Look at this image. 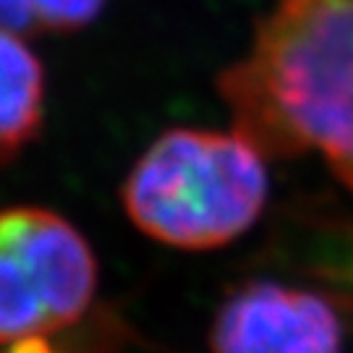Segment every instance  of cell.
<instances>
[{
    "mask_svg": "<svg viewBox=\"0 0 353 353\" xmlns=\"http://www.w3.org/2000/svg\"><path fill=\"white\" fill-rule=\"evenodd\" d=\"M220 92L262 154L319 152L353 191V0H278Z\"/></svg>",
    "mask_w": 353,
    "mask_h": 353,
    "instance_id": "1",
    "label": "cell"
},
{
    "mask_svg": "<svg viewBox=\"0 0 353 353\" xmlns=\"http://www.w3.org/2000/svg\"><path fill=\"white\" fill-rule=\"evenodd\" d=\"M45 79L37 55L0 26V165L13 160L42 126Z\"/></svg>",
    "mask_w": 353,
    "mask_h": 353,
    "instance_id": "5",
    "label": "cell"
},
{
    "mask_svg": "<svg viewBox=\"0 0 353 353\" xmlns=\"http://www.w3.org/2000/svg\"><path fill=\"white\" fill-rule=\"evenodd\" d=\"M212 353H343L338 306L275 280L243 283L214 316Z\"/></svg>",
    "mask_w": 353,
    "mask_h": 353,
    "instance_id": "4",
    "label": "cell"
},
{
    "mask_svg": "<svg viewBox=\"0 0 353 353\" xmlns=\"http://www.w3.org/2000/svg\"><path fill=\"white\" fill-rule=\"evenodd\" d=\"M97 265L84 236L48 210L0 212V345L55 353L50 338L84 319Z\"/></svg>",
    "mask_w": 353,
    "mask_h": 353,
    "instance_id": "3",
    "label": "cell"
},
{
    "mask_svg": "<svg viewBox=\"0 0 353 353\" xmlns=\"http://www.w3.org/2000/svg\"><path fill=\"white\" fill-rule=\"evenodd\" d=\"M265 202V154L239 131H168L123 186V207L137 228L178 249H214L239 239Z\"/></svg>",
    "mask_w": 353,
    "mask_h": 353,
    "instance_id": "2",
    "label": "cell"
},
{
    "mask_svg": "<svg viewBox=\"0 0 353 353\" xmlns=\"http://www.w3.org/2000/svg\"><path fill=\"white\" fill-rule=\"evenodd\" d=\"M105 0H0V26L13 34L74 32L92 24Z\"/></svg>",
    "mask_w": 353,
    "mask_h": 353,
    "instance_id": "6",
    "label": "cell"
}]
</instances>
